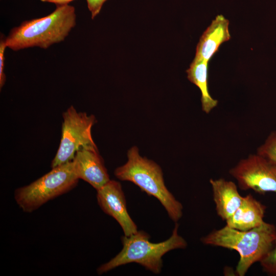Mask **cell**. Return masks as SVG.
Masks as SVG:
<instances>
[{
    "mask_svg": "<svg viewBox=\"0 0 276 276\" xmlns=\"http://www.w3.org/2000/svg\"><path fill=\"white\" fill-rule=\"evenodd\" d=\"M76 25L74 7L57 5L48 15L23 21L13 28L6 37V45L14 51L35 47L48 49L63 41Z\"/></svg>",
    "mask_w": 276,
    "mask_h": 276,
    "instance_id": "6da1fadb",
    "label": "cell"
},
{
    "mask_svg": "<svg viewBox=\"0 0 276 276\" xmlns=\"http://www.w3.org/2000/svg\"><path fill=\"white\" fill-rule=\"evenodd\" d=\"M276 238V226L264 222L248 231H240L226 225L200 239L205 245L236 250L239 260L236 268L238 276H244L251 266L259 262Z\"/></svg>",
    "mask_w": 276,
    "mask_h": 276,
    "instance_id": "7a4b0ae2",
    "label": "cell"
},
{
    "mask_svg": "<svg viewBox=\"0 0 276 276\" xmlns=\"http://www.w3.org/2000/svg\"><path fill=\"white\" fill-rule=\"evenodd\" d=\"M178 227L179 224L175 222L171 236L159 243L151 242L150 235L144 231L122 236V249L110 261L100 266L97 273L102 274L119 266L136 263L146 270L159 274L163 267V256L171 250L185 249L188 246L185 239L178 233Z\"/></svg>",
    "mask_w": 276,
    "mask_h": 276,
    "instance_id": "3957f363",
    "label": "cell"
},
{
    "mask_svg": "<svg viewBox=\"0 0 276 276\" xmlns=\"http://www.w3.org/2000/svg\"><path fill=\"white\" fill-rule=\"evenodd\" d=\"M127 158L124 165L115 169L116 177L134 183L148 195L155 197L171 220L175 222L179 221L183 215V206L166 186L160 167L154 161L141 156L136 146L128 151Z\"/></svg>",
    "mask_w": 276,
    "mask_h": 276,
    "instance_id": "277c9868",
    "label": "cell"
},
{
    "mask_svg": "<svg viewBox=\"0 0 276 276\" xmlns=\"http://www.w3.org/2000/svg\"><path fill=\"white\" fill-rule=\"evenodd\" d=\"M79 179L72 160L52 168L32 183L16 189L14 197L24 212L32 213L49 201L72 190Z\"/></svg>",
    "mask_w": 276,
    "mask_h": 276,
    "instance_id": "5b68a950",
    "label": "cell"
},
{
    "mask_svg": "<svg viewBox=\"0 0 276 276\" xmlns=\"http://www.w3.org/2000/svg\"><path fill=\"white\" fill-rule=\"evenodd\" d=\"M63 122L60 144L51 162L53 168L73 160L77 151L82 148L97 147L91 128L96 122L93 114L78 112L70 106L62 114Z\"/></svg>",
    "mask_w": 276,
    "mask_h": 276,
    "instance_id": "8992f818",
    "label": "cell"
},
{
    "mask_svg": "<svg viewBox=\"0 0 276 276\" xmlns=\"http://www.w3.org/2000/svg\"><path fill=\"white\" fill-rule=\"evenodd\" d=\"M242 190H252L263 194L276 193V164L256 153L241 159L229 170Z\"/></svg>",
    "mask_w": 276,
    "mask_h": 276,
    "instance_id": "52a82bcc",
    "label": "cell"
},
{
    "mask_svg": "<svg viewBox=\"0 0 276 276\" xmlns=\"http://www.w3.org/2000/svg\"><path fill=\"white\" fill-rule=\"evenodd\" d=\"M96 191L99 205L105 214L118 222L124 235L128 236L138 231L127 211L124 193L119 181L110 179Z\"/></svg>",
    "mask_w": 276,
    "mask_h": 276,
    "instance_id": "ba28073f",
    "label": "cell"
},
{
    "mask_svg": "<svg viewBox=\"0 0 276 276\" xmlns=\"http://www.w3.org/2000/svg\"><path fill=\"white\" fill-rule=\"evenodd\" d=\"M73 162L78 178L88 182L96 190L110 180L97 147L79 149L76 153Z\"/></svg>",
    "mask_w": 276,
    "mask_h": 276,
    "instance_id": "9c48e42d",
    "label": "cell"
},
{
    "mask_svg": "<svg viewBox=\"0 0 276 276\" xmlns=\"http://www.w3.org/2000/svg\"><path fill=\"white\" fill-rule=\"evenodd\" d=\"M213 198L217 215L226 221L240 205L244 196L238 191L236 184L223 178H211Z\"/></svg>",
    "mask_w": 276,
    "mask_h": 276,
    "instance_id": "30bf717a",
    "label": "cell"
},
{
    "mask_svg": "<svg viewBox=\"0 0 276 276\" xmlns=\"http://www.w3.org/2000/svg\"><path fill=\"white\" fill-rule=\"evenodd\" d=\"M266 206L251 194L244 196L235 213L226 221V225L240 231H248L259 226L265 221Z\"/></svg>",
    "mask_w": 276,
    "mask_h": 276,
    "instance_id": "8fae6325",
    "label": "cell"
},
{
    "mask_svg": "<svg viewBox=\"0 0 276 276\" xmlns=\"http://www.w3.org/2000/svg\"><path fill=\"white\" fill-rule=\"evenodd\" d=\"M228 26V20L221 15L217 16L200 37L195 57L209 62L220 45L229 40Z\"/></svg>",
    "mask_w": 276,
    "mask_h": 276,
    "instance_id": "7c38bea8",
    "label": "cell"
},
{
    "mask_svg": "<svg viewBox=\"0 0 276 276\" xmlns=\"http://www.w3.org/2000/svg\"><path fill=\"white\" fill-rule=\"evenodd\" d=\"M208 61L195 57L187 70V78L196 85L200 90L201 108L206 114L216 107L218 103L217 100L211 96L208 87Z\"/></svg>",
    "mask_w": 276,
    "mask_h": 276,
    "instance_id": "4fadbf2b",
    "label": "cell"
},
{
    "mask_svg": "<svg viewBox=\"0 0 276 276\" xmlns=\"http://www.w3.org/2000/svg\"><path fill=\"white\" fill-rule=\"evenodd\" d=\"M256 153L276 164V130L270 132L264 143L258 147Z\"/></svg>",
    "mask_w": 276,
    "mask_h": 276,
    "instance_id": "5bb4252c",
    "label": "cell"
},
{
    "mask_svg": "<svg viewBox=\"0 0 276 276\" xmlns=\"http://www.w3.org/2000/svg\"><path fill=\"white\" fill-rule=\"evenodd\" d=\"M259 263L264 272L276 276V238Z\"/></svg>",
    "mask_w": 276,
    "mask_h": 276,
    "instance_id": "9a60e30c",
    "label": "cell"
},
{
    "mask_svg": "<svg viewBox=\"0 0 276 276\" xmlns=\"http://www.w3.org/2000/svg\"><path fill=\"white\" fill-rule=\"evenodd\" d=\"M7 48L6 43V38L2 35L0 41V88L1 89L5 84L6 76L4 72L5 67V51Z\"/></svg>",
    "mask_w": 276,
    "mask_h": 276,
    "instance_id": "2e32d148",
    "label": "cell"
},
{
    "mask_svg": "<svg viewBox=\"0 0 276 276\" xmlns=\"http://www.w3.org/2000/svg\"><path fill=\"white\" fill-rule=\"evenodd\" d=\"M87 7L94 19L100 12L104 3L107 0H86Z\"/></svg>",
    "mask_w": 276,
    "mask_h": 276,
    "instance_id": "e0dca14e",
    "label": "cell"
},
{
    "mask_svg": "<svg viewBox=\"0 0 276 276\" xmlns=\"http://www.w3.org/2000/svg\"><path fill=\"white\" fill-rule=\"evenodd\" d=\"M42 2H47L55 4L57 5H68L75 0H40Z\"/></svg>",
    "mask_w": 276,
    "mask_h": 276,
    "instance_id": "ac0fdd59",
    "label": "cell"
}]
</instances>
